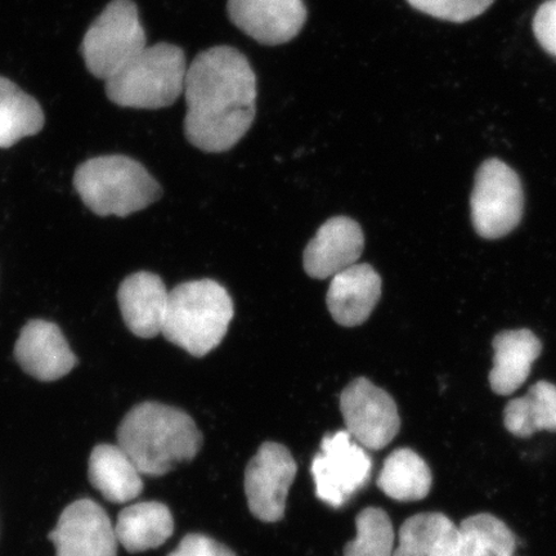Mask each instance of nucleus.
Returning <instances> with one entry per match:
<instances>
[{
  "label": "nucleus",
  "mask_w": 556,
  "mask_h": 556,
  "mask_svg": "<svg viewBox=\"0 0 556 556\" xmlns=\"http://www.w3.org/2000/svg\"><path fill=\"white\" fill-rule=\"evenodd\" d=\"M117 444L142 476L162 477L198 456L203 434L184 409L143 402L125 415Z\"/></svg>",
  "instance_id": "2"
},
{
  "label": "nucleus",
  "mask_w": 556,
  "mask_h": 556,
  "mask_svg": "<svg viewBox=\"0 0 556 556\" xmlns=\"http://www.w3.org/2000/svg\"><path fill=\"white\" fill-rule=\"evenodd\" d=\"M495 0H407L413 9L426 15L463 24L483 15Z\"/></svg>",
  "instance_id": "26"
},
{
  "label": "nucleus",
  "mask_w": 556,
  "mask_h": 556,
  "mask_svg": "<svg viewBox=\"0 0 556 556\" xmlns=\"http://www.w3.org/2000/svg\"><path fill=\"white\" fill-rule=\"evenodd\" d=\"M393 556H458V527L442 513H422L402 525Z\"/></svg>",
  "instance_id": "20"
},
{
  "label": "nucleus",
  "mask_w": 556,
  "mask_h": 556,
  "mask_svg": "<svg viewBox=\"0 0 556 556\" xmlns=\"http://www.w3.org/2000/svg\"><path fill=\"white\" fill-rule=\"evenodd\" d=\"M15 358L26 374L40 381L66 377L78 365L72 348L58 325L34 319L21 330Z\"/></svg>",
  "instance_id": "14"
},
{
  "label": "nucleus",
  "mask_w": 556,
  "mask_h": 556,
  "mask_svg": "<svg viewBox=\"0 0 556 556\" xmlns=\"http://www.w3.org/2000/svg\"><path fill=\"white\" fill-rule=\"evenodd\" d=\"M505 428L518 438H530L546 430L556 433V387L539 381L525 397L507 403L504 413Z\"/></svg>",
  "instance_id": "23"
},
{
  "label": "nucleus",
  "mask_w": 556,
  "mask_h": 556,
  "mask_svg": "<svg viewBox=\"0 0 556 556\" xmlns=\"http://www.w3.org/2000/svg\"><path fill=\"white\" fill-rule=\"evenodd\" d=\"M533 33L540 46L556 58V0H546L533 18Z\"/></svg>",
  "instance_id": "27"
},
{
  "label": "nucleus",
  "mask_w": 556,
  "mask_h": 556,
  "mask_svg": "<svg viewBox=\"0 0 556 556\" xmlns=\"http://www.w3.org/2000/svg\"><path fill=\"white\" fill-rule=\"evenodd\" d=\"M381 287V277L366 263L333 276L326 296L332 318L345 328L365 324L380 301Z\"/></svg>",
  "instance_id": "15"
},
{
  "label": "nucleus",
  "mask_w": 556,
  "mask_h": 556,
  "mask_svg": "<svg viewBox=\"0 0 556 556\" xmlns=\"http://www.w3.org/2000/svg\"><path fill=\"white\" fill-rule=\"evenodd\" d=\"M50 540L55 556H116L119 546L108 513L89 498L78 500L62 511Z\"/></svg>",
  "instance_id": "11"
},
{
  "label": "nucleus",
  "mask_w": 556,
  "mask_h": 556,
  "mask_svg": "<svg viewBox=\"0 0 556 556\" xmlns=\"http://www.w3.org/2000/svg\"><path fill=\"white\" fill-rule=\"evenodd\" d=\"M228 291L213 280L189 281L169 291L163 336L193 357H204L226 337L233 318Z\"/></svg>",
  "instance_id": "3"
},
{
  "label": "nucleus",
  "mask_w": 556,
  "mask_h": 556,
  "mask_svg": "<svg viewBox=\"0 0 556 556\" xmlns=\"http://www.w3.org/2000/svg\"><path fill=\"white\" fill-rule=\"evenodd\" d=\"M76 192L101 217L143 211L162 198V187L137 160L124 155L87 160L75 170Z\"/></svg>",
  "instance_id": "4"
},
{
  "label": "nucleus",
  "mask_w": 556,
  "mask_h": 556,
  "mask_svg": "<svg viewBox=\"0 0 556 556\" xmlns=\"http://www.w3.org/2000/svg\"><path fill=\"white\" fill-rule=\"evenodd\" d=\"M492 391L500 395L517 392L530 377L532 366L542 352L540 339L531 330H510L493 339Z\"/></svg>",
  "instance_id": "17"
},
{
  "label": "nucleus",
  "mask_w": 556,
  "mask_h": 556,
  "mask_svg": "<svg viewBox=\"0 0 556 556\" xmlns=\"http://www.w3.org/2000/svg\"><path fill=\"white\" fill-rule=\"evenodd\" d=\"M471 220L484 239L504 238L518 227L525 212V192L516 170L498 159L478 169L471 193Z\"/></svg>",
  "instance_id": "7"
},
{
  "label": "nucleus",
  "mask_w": 556,
  "mask_h": 556,
  "mask_svg": "<svg viewBox=\"0 0 556 556\" xmlns=\"http://www.w3.org/2000/svg\"><path fill=\"white\" fill-rule=\"evenodd\" d=\"M365 236L356 220L333 217L318 228L304 250L305 273L326 280L357 264L364 253Z\"/></svg>",
  "instance_id": "13"
},
{
  "label": "nucleus",
  "mask_w": 556,
  "mask_h": 556,
  "mask_svg": "<svg viewBox=\"0 0 556 556\" xmlns=\"http://www.w3.org/2000/svg\"><path fill=\"white\" fill-rule=\"evenodd\" d=\"M371 470V457L346 430L324 438L311 467L317 497L333 509H340L364 489Z\"/></svg>",
  "instance_id": "8"
},
{
  "label": "nucleus",
  "mask_w": 556,
  "mask_h": 556,
  "mask_svg": "<svg viewBox=\"0 0 556 556\" xmlns=\"http://www.w3.org/2000/svg\"><path fill=\"white\" fill-rule=\"evenodd\" d=\"M169 291L162 278L151 273L128 276L117 291V302L125 325L142 339H151L163 331Z\"/></svg>",
  "instance_id": "16"
},
{
  "label": "nucleus",
  "mask_w": 556,
  "mask_h": 556,
  "mask_svg": "<svg viewBox=\"0 0 556 556\" xmlns=\"http://www.w3.org/2000/svg\"><path fill=\"white\" fill-rule=\"evenodd\" d=\"M227 11L242 33L270 47L296 38L308 17L304 0H228Z\"/></svg>",
  "instance_id": "12"
},
{
  "label": "nucleus",
  "mask_w": 556,
  "mask_h": 556,
  "mask_svg": "<svg viewBox=\"0 0 556 556\" xmlns=\"http://www.w3.org/2000/svg\"><path fill=\"white\" fill-rule=\"evenodd\" d=\"M45 113L39 102L16 83L0 76V149L12 148L45 127Z\"/></svg>",
  "instance_id": "22"
},
{
  "label": "nucleus",
  "mask_w": 556,
  "mask_h": 556,
  "mask_svg": "<svg viewBox=\"0 0 556 556\" xmlns=\"http://www.w3.org/2000/svg\"><path fill=\"white\" fill-rule=\"evenodd\" d=\"M185 135L194 148L218 154L248 134L256 115V76L247 55L229 46L208 48L187 68Z\"/></svg>",
  "instance_id": "1"
},
{
  "label": "nucleus",
  "mask_w": 556,
  "mask_h": 556,
  "mask_svg": "<svg viewBox=\"0 0 556 556\" xmlns=\"http://www.w3.org/2000/svg\"><path fill=\"white\" fill-rule=\"evenodd\" d=\"M117 542L129 553L157 548L172 538L174 520L169 507L156 502L125 507L114 526Z\"/></svg>",
  "instance_id": "19"
},
{
  "label": "nucleus",
  "mask_w": 556,
  "mask_h": 556,
  "mask_svg": "<svg viewBox=\"0 0 556 556\" xmlns=\"http://www.w3.org/2000/svg\"><path fill=\"white\" fill-rule=\"evenodd\" d=\"M357 536L344 547V556H393L394 530L391 518L379 507H366L356 519Z\"/></svg>",
  "instance_id": "25"
},
{
  "label": "nucleus",
  "mask_w": 556,
  "mask_h": 556,
  "mask_svg": "<svg viewBox=\"0 0 556 556\" xmlns=\"http://www.w3.org/2000/svg\"><path fill=\"white\" fill-rule=\"evenodd\" d=\"M296 470L293 455L282 444H262L245 470L248 505L256 519L276 523L283 518Z\"/></svg>",
  "instance_id": "10"
},
{
  "label": "nucleus",
  "mask_w": 556,
  "mask_h": 556,
  "mask_svg": "<svg viewBox=\"0 0 556 556\" xmlns=\"http://www.w3.org/2000/svg\"><path fill=\"white\" fill-rule=\"evenodd\" d=\"M187 68L182 48L170 43L146 47L106 80V94L121 108H169L184 93Z\"/></svg>",
  "instance_id": "5"
},
{
  "label": "nucleus",
  "mask_w": 556,
  "mask_h": 556,
  "mask_svg": "<svg viewBox=\"0 0 556 556\" xmlns=\"http://www.w3.org/2000/svg\"><path fill=\"white\" fill-rule=\"evenodd\" d=\"M346 432L364 448H386L401 428L397 405L366 378L353 380L340 394Z\"/></svg>",
  "instance_id": "9"
},
{
  "label": "nucleus",
  "mask_w": 556,
  "mask_h": 556,
  "mask_svg": "<svg viewBox=\"0 0 556 556\" xmlns=\"http://www.w3.org/2000/svg\"><path fill=\"white\" fill-rule=\"evenodd\" d=\"M146 40L136 3L113 0L83 38V59L90 74L106 81L148 47Z\"/></svg>",
  "instance_id": "6"
},
{
  "label": "nucleus",
  "mask_w": 556,
  "mask_h": 556,
  "mask_svg": "<svg viewBox=\"0 0 556 556\" xmlns=\"http://www.w3.org/2000/svg\"><path fill=\"white\" fill-rule=\"evenodd\" d=\"M517 542L503 520L477 514L458 526V556H513Z\"/></svg>",
  "instance_id": "24"
},
{
  "label": "nucleus",
  "mask_w": 556,
  "mask_h": 556,
  "mask_svg": "<svg viewBox=\"0 0 556 556\" xmlns=\"http://www.w3.org/2000/svg\"><path fill=\"white\" fill-rule=\"evenodd\" d=\"M433 477L422 457L409 448H399L386 458L378 486L395 502H420L432 490Z\"/></svg>",
  "instance_id": "21"
},
{
  "label": "nucleus",
  "mask_w": 556,
  "mask_h": 556,
  "mask_svg": "<svg viewBox=\"0 0 556 556\" xmlns=\"http://www.w3.org/2000/svg\"><path fill=\"white\" fill-rule=\"evenodd\" d=\"M141 472L119 444H100L89 458V481L114 504H127L141 495Z\"/></svg>",
  "instance_id": "18"
},
{
  "label": "nucleus",
  "mask_w": 556,
  "mask_h": 556,
  "mask_svg": "<svg viewBox=\"0 0 556 556\" xmlns=\"http://www.w3.org/2000/svg\"><path fill=\"white\" fill-rule=\"evenodd\" d=\"M168 556H238L231 548L205 534L190 533Z\"/></svg>",
  "instance_id": "28"
}]
</instances>
